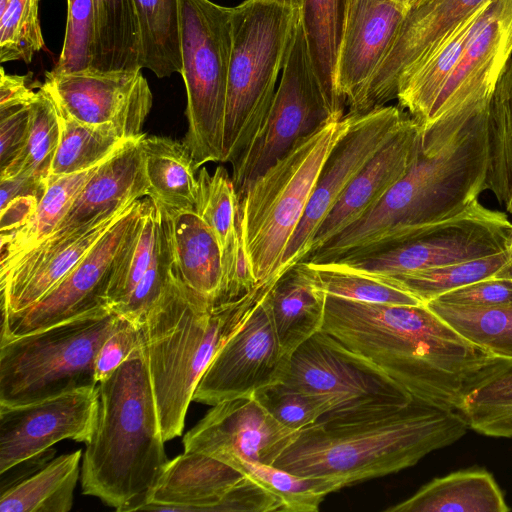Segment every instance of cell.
Here are the masks:
<instances>
[{"mask_svg":"<svg viewBox=\"0 0 512 512\" xmlns=\"http://www.w3.org/2000/svg\"><path fill=\"white\" fill-rule=\"evenodd\" d=\"M426 305L469 341L512 360V306L472 307L436 301Z\"/></svg>","mask_w":512,"mask_h":512,"instance_id":"obj_41","label":"cell"},{"mask_svg":"<svg viewBox=\"0 0 512 512\" xmlns=\"http://www.w3.org/2000/svg\"><path fill=\"white\" fill-rule=\"evenodd\" d=\"M141 344L139 323L122 317L97 353L95 359L97 384L108 378Z\"/></svg>","mask_w":512,"mask_h":512,"instance_id":"obj_49","label":"cell"},{"mask_svg":"<svg viewBox=\"0 0 512 512\" xmlns=\"http://www.w3.org/2000/svg\"><path fill=\"white\" fill-rule=\"evenodd\" d=\"M197 179L195 211L213 231L222 254L223 279L218 303L232 301L257 284L242 244L239 197L232 177L222 165L212 174L202 166Z\"/></svg>","mask_w":512,"mask_h":512,"instance_id":"obj_23","label":"cell"},{"mask_svg":"<svg viewBox=\"0 0 512 512\" xmlns=\"http://www.w3.org/2000/svg\"><path fill=\"white\" fill-rule=\"evenodd\" d=\"M504 494L493 475L468 468L432 479L387 512H507Z\"/></svg>","mask_w":512,"mask_h":512,"instance_id":"obj_27","label":"cell"},{"mask_svg":"<svg viewBox=\"0 0 512 512\" xmlns=\"http://www.w3.org/2000/svg\"><path fill=\"white\" fill-rule=\"evenodd\" d=\"M421 144V126L410 115L400 130L376 153L353 179L316 232L310 251L370 212L414 164Z\"/></svg>","mask_w":512,"mask_h":512,"instance_id":"obj_22","label":"cell"},{"mask_svg":"<svg viewBox=\"0 0 512 512\" xmlns=\"http://www.w3.org/2000/svg\"><path fill=\"white\" fill-rule=\"evenodd\" d=\"M494 276L512 278V256Z\"/></svg>","mask_w":512,"mask_h":512,"instance_id":"obj_54","label":"cell"},{"mask_svg":"<svg viewBox=\"0 0 512 512\" xmlns=\"http://www.w3.org/2000/svg\"><path fill=\"white\" fill-rule=\"evenodd\" d=\"M99 165L47 180V189L30 220L14 231L1 234L0 273L53 233Z\"/></svg>","mask_w":512,"mask_h":512,"instance_id":"obj_33","label":"cell"},{"mask_svg":"<svg viewBox=\"0 0 512 512\" xmlns=\"http://www.w3.org/2000/svg\"><path fill=\"white\" fill-rule=\"evenodd\" d=\"M335 113L317 77L299 9L279 84L256 137L232 164V180L240 197L252 182L299 139Z\"/></svg>","mask_w":512,"mask_h":512,"instance_id":"obj_11","label":"cell"},{"mask_svg":"<svg viewBox=\"0 0 512 512\" xmlns=\"http://www.w3.org/2000/svg\"><path fill=\"white\" fill-rule=\"evenodd\" d=\"M507 250L512 253V231H511V234L509 236V240H508V243H507Z\"/></svg>","mask_w":512,"mask_h":512,"instance_id":"obj_56","label":"cell"},{"mask_svg":"<svg viewBox=\"0 0 512 512\" xmlns=\"http://www.w3.org/2000/svg\"><path fill=\"white\" fill-rule=\"evenodd\" d=\"M158 222L157 206L147 197L146 208L120 253L111 275L107 297L112 310L118 308L129 297L150 266L155 250Z\"/></svg>","mask_w":512,"mask_h":512,"instance_id":"obj_43","label":"cell"},{"mask_svg":"<svg viewBox=\"0 0 512 512\" xmlns=\"http://www.w3.org/2000/svg\"><path fill=\"white\" fill-rule=\"evenodd\" d=\"M489 0H410L396 35L369 80L356 114L396 99L400 78L448 32Z\"/></svg>","mask_w":512,"mask_h":512,"instance_id":"obj_19","label":"cell"},{"mask_svg":"<svg viewBox=\"0 0 512 512\" xmlns=\"http://www.w3.org/2000/svg\"><path fill=\"white\" fill-rule=\"evenodd\" d=\"M67 25L55 71L71 72L91 67L94 58L93 0H67Z\"/></svg>","mask_w":512,"mask_h":512,"instance_id":"obj_47","label":"cell"},{"mask_svg":"<svg viewBox=\"0 0 512 512\" xmlns=\"http://www.w3.org/2000/svg\"><path fill=\"white\" fill-rule=\"evenodd\" d=\"M278 278L258 283L235 300L217 303L172 271L139 322L164 441L182 434L201 377Z\"/></svg>","mask_w":512,"mask_h":512,"instance_id":"obj_4","label":"cell"},{"mask_svg":"<svg viewBox=\"0 0 512 512\" xmlns=\"http://www.w3.org/2000/svg\"><path fill=\"white\" fill-rule=\"evenodd\" d=\"M351 114L334 115L299 139L239 197L242 244L257 283L279 277L322 167Z\"/></svg>","mask_w":512,"mask_h":512,"instance_id":"obj_6","label":"cell"},{"mask_svg":"<svg viewBox=\"0 0 512 512\" xmlns=\"http://www.w3.org/2000/svg\"><path fill=\"white\" fill-rule=\"evenodd\" d=\"M511 256L512 253L505 250L474 260L417 270L397 276L370 277L406 291L422 303L427 304L451 290L494 276Z\"/></svg>","mask_w":512,"mask_h":512,"instance_id":"obj_37","label":"cell"},{"mask_svg":"<svg viewBox=\"0 0 512 512\" xmlns=\"http://www.w3.org/2000/svg\"><path fill=\"white\" fill-rule=\"evenodd\" d=\"M485 189L512 214V54L496 82L487 113Z\"/></svg>","mask_w":512,"mask_h":512,"instance_id":"obj_34","label":"cell"},{"mask_svg":"<svg viewBox=\"0 0 512 512\" xmlns=\"http://www.w3.org/2000/svg\"><path fill=\"white\" fill-rule=\"evenodd\" d=\"M142 149L148 197L167 208L195 209L197 169L183 141L145 134Z\"/></svg>","mask_w":512,"mask_h":512,"instance_id":"obj_29","label":"cell"},{"mask_svg":"<svg viewBox=\"0 0 512 512\" xmlns=\"http://www.w3.org/2000/svg\"><path fill=\"white\" fill-rule=\"evenodd\" d=\"M408 116L395 105L351 114L348 130L322 167L305 214L284 254L279 277L306 257L316 232L343 192Z\"/></svg>","mask_w":512,"mask_h":512,"instance_id":"obj_14","label":"cell"},{"mask_svg":"<svg viewBox=\"0 0 512 512\" xmlns=\"http://www.w3.org/2000/svg\"><path fill=\"white\" fill-rule=\"evenodd\" d=\"M298 433L278 422L252 395L213 405L185 434L183 445L184 451L219 460L237 456L274 465Z\"/></svg>","mask_w":512,"mask_h":512,"instance_id":"obj_18","label":"cell"},{"mask_svg":"<svg viewBox=\"0 0 512 512\" xmlns=\"http://www.w3.org/2000/svg\"><path fill=\"white\" fill-rule=\"evenodd\" d=\"M146 205L147 197L135 201L78 264L39 301L18 313L2 317L0 342L109 306L107 293L114 266Z\"/></svg>","mask_w":512,"mask_h":512,"instance_id":"obj_13","label":"cell"},{"mask_svg":"<svg viewBox=\"0 0 512 512\" xmlns=\"http://www.w3.org/2000/svg\"><path fill=\"white\" fill-rule=\"evenodd\" d=\"M269 299L277 337L287 355L322 330L325 294L296 265L276 280Z\"/></svg>","mask_w":512,"mask_h":512,"instance_id":"obj_28","label":"cell"},{"mask_svg":"<svg viewBox=\"0 0 512 512\" xmlns=\"http://www.w3.org/2000/svg\"><path fill=\"white\" fill-rule=\"evenodd\" d=\"M247 475L276 495L284 512H316L325 496L343 486L328 478L304 477L275 465L247 461L237 456L221 460Z\"/></svg>","mask_w":512,"mask_h":512,"instance_id":"obj_40","label":"cell"},{"mask_svg":"<svg viewBox=\"0 0 512 512\" xmlns=\"http://www.w3.org/2000/svg\"><path fill=\"white\" fill-rule=\"evenodd\" d=\"M48 182L27 174H18L14 177L1 179L0 208L12 199L21 196H36L40 200L47 189Z\"/></svg>","mask_w":512,"mask_h":512,"instance_id":"obj_52","label":"cell"},{"mask_svg":"<svg viewBox=\"0 0 512 512\" xmlns=\"http://www.w3.org/2000/svg\"><path fill=\"white\" fill-rule=\"evenodd\" d=\"M40 0H0V62L32 61L44 47Z\"/></svg>","mask_w":512,"mask_h":512,"instance_id":"obj_44","label":"cell"},{"mask_svg":"<svg viewBox=\"0 0 512 512\" xmlns=\"http://www.w3.org/2000/svg\"><path fill=\"white\" fill-rule=\"evenodd\" d=\"M487 113L488 106L462 107L421 126L419 153L408 173L370 212L316 250L315 261L382 251L478 200L487 177Z\"/></svg>","mask_w":512,"mask_h":512,"instance_id":"obj_2","label":"cell"},{"mask_svg":"<svg viewBox=\"0 0 512 512\" xmlns=\"http://www.w3.org/2000/svg\"><path fill=\"white\" fill-rule=\"evenodd\" d=\"M511 231L505 213L476 200L451 217L413 229L394 246L336 264L369 276H397L505 251Z\"/></svg>","mask_w":512,"mask_h":512,"instance_id":"obj_12","label":"cell"},{"mask_svg":"<svg viewBox=\"0 0 512 512\" xmlns=\"http://www.w3.org/2000/svg\"><path fill=\"white\" fill-rule=\"evenodd\" d=\"M461 412L414 399L405 407L351 421H317L299 431L274 465L344 487L417 464L462 438Z\"/></svg>","mask_w":512,"mask_h":512,"instance_id":"obj_3","label":"cell"},{"mask_svg":"<svg viewBox=\"0 0 512 512\" xmlns=\"http://www.w3.org/2000/svg\"><path fill=\"white\" fill-rule=\"evenodd\" d=\"M0 74V110L31 103L36 92L29 85V75L7 74L4 68Z\"/></svg>","mask_w":512,"mask_h":512,"instance_id":"obj_51","label":"cell"},{"mask_svg":"<svg viewBox=\"0 0 512 512\" xmlns=\"http://www.w3.org/2000/svg\"><path fill=\"white\" fill-rule=\"evenodd\" d=\"M348 0H303L299 9L308 50L317 77L335 113H344L337 91L338 55Z\"/></svg>","mask_w":512,"mask_h":512,"instance_id":"obj_30","label":"cell"},{"mask_svg":"<svg viewBox=\"0 0 512 512\" xmlns=\"http://www.w3.org/2000/svg\"><path fill=\"white\" fill-rule=\"evenodd\" d=\"M297 12L267 0L232 7L222 163L232 165L240 157L268 114Z\"/></svg>","mask_w":512,"mask_h":512,"instance_id":"obj_7","label":"cell"},{"mask_svg":"<svg viewBox=\"0 0 512 512\" xmlns=\"http://www.w3.org/2000/svg\"><path fill=\"white\" fill-rule=\"evenodd\" d=\"M253 395L278 422L295 431L315 424L333 409L328 397L283 382L261 388Z\"/></svg>","mask_w":512,"mask_h":512,"instance_id":"obj_45","label":"cell"},{"mask_svg":"<svg viewBox=\"0 0 512 512\" xmlns=\"http://www.w3.org/2000/svg\"><path fill=\"white\" fill-rule=\"evenodd\" d=\"M281 382L332 401L333 409L319 421H351L397 410L413 400L380 368L323 330L291 354Z\"/></svg>","mask_w":512,"mask_h":512,"instance_id":"obj_10","label":"cell"},{"mask_svg":"<svg viewBox=\"0 0 512 512\" xmlns=\"http://www.w3.org/2000/svg\"><path fill=\"white\" fill-rule=\"evenodd\" d=\"M244 476L219 459L184 451L168 460L148 503L141 510L221 511L225 499Z\"/></svg>","mask_w":512,"mask_h":512,"instance_id":"obj_25","label":"cell"},{"mask_svg":"<svg viewBox=\"0 0 512 512\" xmlns=\"http://www.w3.org/2000/svg\"><path fill=\"white\" fill-rule=\"evenodd\" d=\"M98 388L97 422L82 461L83 493L120 512L141 510L168 462L143 345Z\"/></svg>","mask_w":512,"mask_h":512,"instance_id":"obj_5","label":"cell"},{"mask_svg":"<svg viewBox=\"0 0 512 512\" xmlns=\"http://www.w3.org/2000/svg\"><path fill=\"white\" fill-rule=\"evenodd\" d=\"M394 1H396V2H398V3H401V4H404V5H406V6H407V4H408V2H409L410 0H394Z\"/></svg>","mask_w":512,"mask_h":512,"instance_id":"obj_57","label":"cell"},{"mask_svg":"<svg viewBox=\"0 0 512 512\" xmlns=\"http://www.w3.org/2000/svg\"><path fill=\"white\" fill-rule=\"evenodd\" d=\"M60 141V118L55 101L42 85L30 103V124L21 155L5 170L0 180L27 174L46 180Z\"/></svg>","mask_w":512,"mask_h":512,"instance_id":"obj_39","label":"cell"},{"mask_svg":"<svg viewBox=\"0 0 512 512\" xmlns=\"http://www.w3.org/2000/svg\"><path fill=\"white\" fill-rule=\"evenodd\" d=\"M460 412L478 434L512 439V360L478 384Z\"/></svg>","mask_w":512,"mask_h":512,"instance_id":"obj_42","label":"cell"},{"mask_svg":"<svg viewBox=\"0 0 512 512\" xmlns=\"http://www.w3.org/2000/svg\"><path fill=\"white\" fill-rule=\"evenodd\" d=\"M39 201L36 196H21L0 208L1 234L14 231L26 224L36 211Z\"/></svg>","mask_w":512,"mask_h":512,"instance_id":"obj_53","label":"cell"},{"mask_svg":"<svg viewBox=\"0 0 512 512\" xmlns=\"http://www.w3.org/2000/svg\"><path fill=\"white\" fill-rule=\"evenodd\" d=\"M82 451L53 459L34 475L2 490L1 512H68L80 475Z\"/></svg>","mask_w":512,"mask_h":512,"instance_id":"obj_31","label":"cell"},{"mask_svg":"<svg viewBox=\"0 0 512 512\" xmlns=\"http://www.w3.org/2000/svg\"><path fill=\"white\" fill-rule=\"evenodd\" d=\"M322 330L414 399L459 412L478 384L511 361L463 337L426 304L386 305L325 295Z\"/></svg>","mask_w":512,"mask_h":512,"instance_id":"obj_1","label":"cell"},{"mask_svg":"<svg viewBox=\"0 0 512 512\" xmlns=\"http://www.w3.org/2000/svg\"><path fill=\"white\" fill-rule=\"evenodd\" d=\"M122 316L109 306L0 342V404L98 385L95 359Z\"/></svg>","mask_w":512,"mask_h":512,"instance_id":"obj_8","label":"cell"},{"mask_svg":"<svg viewBox=\"0 0 512 512\" xmlns=\"http://www.w3.org/2000/svg\"><path fill=\"white\" fill-rule=\"evenodd\" d=\"M43 86L62 109L84 124L112 127L125 139L144 134L153 97L141 70L53 69L46 73Z\"/></svg>","mask_w":512,"mask_h":512,"instance_id":"obj_17","label":"cell"},{"mask_svg":"<svg viewBox=\"0 0 512 512\" xmlns=\"http://www.w3.org/2000/svg\"><path fill=\"white\" fill-rule=\"evenodd\" d=\"M94 58L91 67L104 71H139L142 47L133 0H93Z\"/></svg>","mask_w":512,"mask_h":512,"instance_id":"obj_32","label":"cell"},{"mask_svg":"<svg viewBox=\"0 0 512 512\" xmlns=\"http://www.w3.org/2000/svg\"><path fill=\"white\" fill-rule=\"evenodd\" d=\"M29 124L30 103L0 110V172L23 152Z\"/></svg>","mask_w":512,"mask_h":512,"instance_id":"obj_50","label":"cell"},{"mask_svg":"<svg viewBox=\"0 0 512 512\" xmlns=\"http://www.w3.org/2000/svg\"><path fill=\"white\" fill-rule=\"evenodd\" d=\"M182 71L188 121L183 143L199 170L222 163L232 7L210 0H179Z\"/></svg>","mask_w":512,"mask_h":512,"instance_id":"obj_9","label":"cell"},{"mask_svg":"<svg viewBox=\"0 0 512 512\" xmlns=\"http://www.w3.org/2000/svg\"><path fill=\"white\" fill-rule=\"evenodd\" d=\"M432 301L472 307L512 306V278L491 276L451 290Z\"/></svg>","mask_w":512,"mask_h":512,"instance_id":"obj_48","label":"cell"},{"mask_svg":"<svg viewBox=\"0 0 512 512\" xmlns=\"http://www.w3.org/2000/svg\"><path fill=\"white\" fill-rule=\"evenodd\" d=\"M292 9H300L303 0H267Z\"/></svg>","mask_w":512,"mask_h":512,"instance_id":"obj_55","label":"cell"},{"mask_svg":"<svg viewBox=\"0 0 512 512\" xmlns=\"http://www.w3.org/2000/svg\"><path fill=\"white\" fill-rule=\"evenodd\" d=\"M172 271L170 248L159 213L152 262L129 297L114 311L126 319L139 323L164 290Z\"/></svg>","mask_w":512,"mask_h":512,"instance_id":"obj_46","label":"cell"},{"mask_svg":"<svg viewBox=\"0 0 512 512\" xmlns=\"http://www.w3.org/2000/svg\"><path fill=\"white\" fill-rule=\"evenodd\" d=\"M167 236L174 273L189 287L218 303L223 279L219 243L195 209L154 202Z\"/></svg>","mask_w":512,"mask_h":512,"instance_id":"obj_26","label":"cell"},{"mask_svg":"<svg viewBox=\"0 0 512 512\" xmlns=\"http://www.w3.org/2000/svg\"><path fill=\"white\" fill-rule=\"evenodd\" d=\"M98 409V385L25 404H0V473L42 455L61 440L88 443Z\"/></svg>","mask_w":512,"mask_h":512,"instance_id":"obj_16","label":"cell"},{"mask_svg":"<svg viewBox=\"0 0 512 512\" xmlns=\"http://www.w3.org/2000/svg\"><path fill=\"white\" fill-rule=\"evenodd\" d=\"M405 12L406 5L394 0H348L336 73L338 95L347 113H356Z\"/></svg>","mask_w":512,"mask_h":512,"instance_id":"obj_21","label":"cell"},{"mask_svg":"<svg viewBox=\"0 0 512 512\" xmlns=\"http://www.w3.org/2000/svg\"><path fill=\"white\" fill-rule=\"evenodd\" d=\"M144 135L128 140L98 166L50 236L74 231L148 197L142 149Z\"/></svg>","mask_w":512,"mask_h":512,"instance_id":"obj_24","label":"cell"},{"mask_svg":"<svg viewBox=\"0 0 512 512\" xmlns=\"http://www.w3.org/2000/svg\"><path fill=\"white\" fill-rule=\"evenodd\" d=\"M133 204L74 231L46 238L0 273L2 317L18 313L46 295Z\"/></svg>","mask_w":512,"mask_h":512,"instance_id":"obj_20","label":"cell"},{"mask_svg":"<svg viewBox=\"0 0 512 512\" xmlns=\"http://www.w3.org/2000/svg\"><path fill=\"white\" fill-rule=\"evenodd\" d=\"M270 290L216 354L196 387L193 401L213 406L252 396L259 389L283 380L290 356L277 337Z\"/></svg>","mask_w":512,"mask_h":512,"instance_id":"obj_15","label":"cell"},{"mask_svg":"<svg viewBox=\"0 0 512 512\" xmlns=\"http://www.w3.org/2000/svg\"><path fill=\"white\" fill-rule=\"evenodd\" d=\"M55 104L60 118V141L48 179L82 172L99 165L130 140L123 138L112 127L84 124Z\"/></svg>","mask_w":512,"mask_h":512,"instance_id":"obj_36","label":"cell"},{"mask_svg":"<svg viewBox=\"0 0 512 512\" xmlns=\"http://www.w3.org/2000/svg\"><path fill=\"white\" fill-rule=\"evenodd\" d=\"M138 17L142 67L159 77L182 71L179 0H133Z\"/></svg>","mask_w":512,"mask_h":512,"instance_id":"obj_35","label":"cell"},{"mask_svg":"<svg viewBox=\"0 0 512 512\" xmlns=\"http://www.w3.org/2000/svg\"><path fill=\"white\" fill-rule=\"evenodd\" d=\"M296 266L325 295L375 304H424L406 291L336 263L301 261Z\"/></svg>","mask_w":512,"mask_h":512,"instance_id":"obj_38","label":"cell"}]
</instances>
